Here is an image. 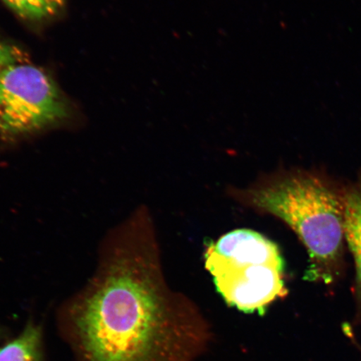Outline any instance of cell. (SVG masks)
<instances>
[{"label":"cell","mask_w":361,"mask_h":361,"mask_svg":"<svg viewBox=\"0 0 361 361\" xmlns=\"http://www.w3.org/2000/svg\"><path fill=\"white\" fill-rule=\"evenodd\" d=\"M63 315L79 361H182L183 329L198 314L166 283L146 207L108 234L96 272Z\"/></svg>","instance_id":"obj_1"},{"label":"cell","mask_w":361,"mask_h":361,"mask_svg":"<svg viewBox=\"0 0 361 361\" xmlns=\"http://www.w3.org/2000/svg\"><path fill=\"white\" fill-rule=\"evenodd\" d=\"M233 200L290 227L306 247V279L331 282L345 240L344 196L319 175L283 169L262 174L247 187L228 188Z\"/></svg>","instance_id":"obj_2"},{"label":"cell","mask_w":361,"mask_h":361,"mask_svg":"<svg viewBox=\"0 0 361 361\" xmlns=\"http://www.w3.org/2000/svg\"><path fill=\"white\" fill-rule=\"evenodd\" d=\"M204 264L224 300L243 312H261L287 295L281 250L254 230H233L211 243Z\"/></svg>","instance_id":"obj_3"},{"label":"cell","mask_w":361,"mask_h":361,"mask_svg":"<svg viewBox=\"0 0 361 361\" xmlns=\"http://www.w3.org/2000/svg\"><path fill=\"white\" fill-rule=\"evenodd\" d=\"M67 116L60 90L40 68L23 59L0 72V134L4 137L34 133Z\"/></svg>","instance_id":"obj_4"},{"label":"cell","mask_w":361,"mask_h":361,"mask_svg":"<svg viewBox=\"0 0 361 361\" xmlns=\"http://www.w3.org/2000/svg\"><path fill=\"white\" fill-rule=\"evenodd\" d=\"M344 196L345 239L354 257L356 290L361 301V187L349 189Z\"/></svg>","instance_id":"obj_5"},{"label":"cell","mask_w":361,"mask_h":361,"mask_svg":"<svg viewBox=\"0 0 361 361\" xmlns=\"http://www.w3.org/2000/svg\"><path fill=\"white\" fill-rule=\"evenodd\" d=\"M0 361H44L42 329L27 324L19 336L0 348Z\"/></svg>","instance_id":"obj_6"},{"label":"cell","mask_w":361,"mask_h":361,"mask_svg":"<svg viewBox=\"0 0 361 361\" xmlns=\"http://www.w3.org/2000/svg\"><path fill=\"white\" fill-rule=\"evenodd\" d=\"M17 15L27 20H42L52 17L64 6L66 0H2Z\"/></svg>","instance_id":"obj_7"},{"label":"cell","mask_w":361,"mask_h":361,"mask_svg":"<svg viewBox=\"0 0 361 361\" xmlns=\"http://www.w3.org/2000/svg\"><path fill=\"white\" fill-rule=\"evenodd\" d=\"M23 54L12 45L0 42V72L13 62L23 60Z\"/></svg>","instance_id":"obj_8"}]
</instances>
